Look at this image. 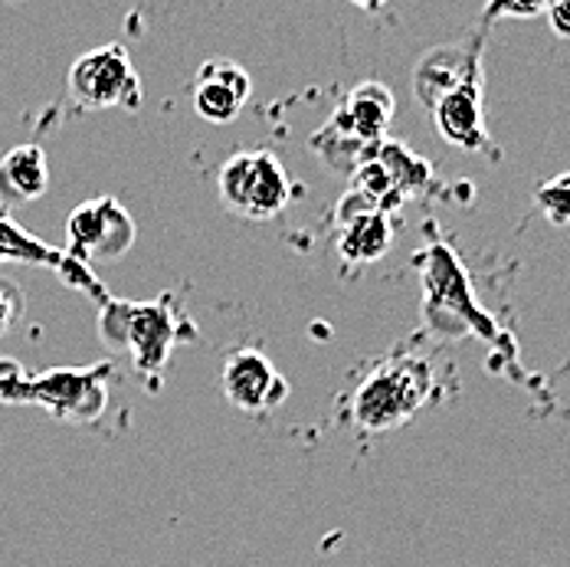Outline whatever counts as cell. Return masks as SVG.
Here are the masks:
<instances>
[{"label": "cell", "mask_w": 570, "mask_h": 567, "mask_svg": "<svg viewBox=\"0 0 570 567\" xmlns=\"http://www.w3.org/2000/svg\"><path fill=\"white\" fill-rule=\"evenodd\" d=\"M109 378H112V361L30 374L23 384L20 407L33 403L62 423H96L109 403Z\"/></svg>", "instance_id": "obj_4"}, {"label": "cell", "mask_w": 570, "mask_h": 567, "mask_svg": "<svg viewBox=\"0 0 570 567\" xmlns=\"http://www.w3.org/2000/svg\"><path fill=\"white\" fill-rule=\"evenodd\" d=\"M430 388H433V374H430L426 361L394 358L364 378V384L354 391L351 413L361 430L387 433L400 423H406L420 410Z\"/></svg>", "instance_id": "obj_2"}, {"label": "cell", "mask_w": 570, "mask_h": 567, "mask_svg": "<svg viewBox=\"0 0 570 567\" xmlns=\"http://www.w3.org/2000/svg\"><path fill=\"white\" fill-rule=\"evenodd\" d=\"M50 190V162L47 151L33 141L13 145L0 158V207H23L40 201Z\"/></svg>", "instance_id": "obj_13"}, {"label": "cell", "mask_w": 570, "mask_h": 567, "mask_svg": "<svg viewBox=\"0 0 570 567\" xmlns=\"http://www.w3.org/2000/svg\"><path fill=\"white\" fill-rule=\"evenodd\" d=\"M479 72H482V43L479 40L436 47L413 69V96L430 113L446 92H453L469 76H479Z\"/></svg>", "instance_id": "obj_11"}, {"label": "cell", "mask_w": 570, "mask_h": 567, "mask_svg": "<svg viewBox=\"0 0 570 567\" xmlns=\"http://www.w3.org/2000/svg\"><path fill=\"white\" fill-rule=\"evenodd\" d=\"M338 227H342L338 253L351 266H367V263L381 260L391 246L387 211L357 187H351L347 197L338 204Z\"/></svg>", "instance_id": "obj_9"}, {"label": "cell", "mask_w": 570, "mask_h": 567, "mask_svg": "<svg viewBox=\"0 0 570 567\" xmlns=\"http://www.w3.org/2000/svg\"><path fill=\"white\" fill-rule=\"evenodd\" d=\"M394 113H397V102L384 82H361L344 96L342 106L335 109V118L347 131H354L361 141L377 145L387 138Z\"/></svg>", "instance_id": "obj_14"}, {"label": "cell", "mask_w": 570, "mask_h": 567, "mask_svg": "<svg viewBox=\"0 0 570 567\" xmlns=\"http://www.w3.org/2000/svg\"><path fill=\"white\" fill-rule=\"evenodd\" d=\"M548 20H551V30L561 40H570V0H551L548 3Z\"/></svg>", "instance_id": "obj_20"}, {"label": "cell", "mask_w": 570, "mask_h": 567, "mask_svg": "<svg viewBox=\"0 0 570 567\" xmlns=\"http://www.w3.org/2000/svg\"><path fill=\"white\" fill-rule=\"evenodd\" d=\"M538 207L554 227L570 224V170L538 187Z\"/></svg>", "instance_id": "obj_16"}, {"label": "cell", "mask_w": 570, "mask_h": 567, "mask_svg": "<svg viewBox=\"0 0 570 567\" xmlns=\"http://www.w3.org/2000/svg\"><path fill=\"white\" fill-rule=\"evenodd\" d=\"M253 96L249 72L227 57L207 59L194 76V113L210 125H229Z\"/></svg>", "instance_id": "obj_10"}, {"label": "cell", "mask_w": 570, "mask_h": 567, "mask_svg": "<svg viewBox=\"0 0 570 567\" xmlns=\"http://www.w3.org/2000/svg\"><path fill=\"white\" fill-rule=\"evenodd\" d=\"M436 131L462 151H485L492 148L489 128H485V109H482V72L469 76L453 92H446L433 109Z\"/></svg>", "instance_id": "obj_12"}, {"label": "cell", "mask_w": 570, "mask_h": 567, "mask_svg": "<svg viewBox=\"0 0 570 567\" xmlns=\"http://www.w3.org/2000/svg\"><path fill=\"white\" fill-rule=\"evenodd\" d=\"M423 266V289H426V315L433 319L436 312L446 315L450 325H462L465 332H475L482 339H495V325L492 319L479 309L469 276L459 263V256L446 243H433L430 250H423V256L416 260Z\"/></svg>", "instance_id": "obj_6"}, {"label": "cell", "mask_w": 570, "mask_h": 567, "mask_svg": "<svg viewBox=\"0 0 570 567\" xmlns=\"http://www.w3.org/2000/svg\"><path fill=\"white\" fill-rule=\"evenodd\" d=\"M351 3L361 7V10H367V13H381L387 7V0H351Z\"/></svg>", "instance_id": "obj_21"}, {"label": "cell", "mask_w": 570, "mask_h": 567, "mask_svg": "<svg viewBox=\"0 0 570 567\" xmlns=\"http://www.w3.org/2000/svg\"><path fill=\"white\" fill-rule=\"evenodd\" d=\"M27 378H30V374H27V368H23L17 358H0V403L20 407Z\"/></svg>", "instance_id": "obj_18"}, {"label": "cell", "mask_w": 570, "mask_h": 567, "mask_svg": "<svg viewBox=\"0 0 570 567\" xmlns=\"http://www.w3.org/2000/svg\"><path fill=\"white\" fill-rule=\"evenodd\" d=\"M220 388H224V398H227L229 407L246 413V417L273 413L288 398L285 378L276 371L269 354L259 348L229 351L224 371H220Z\"/></svg>", "instance_id": "obj_8"}, {"label": "cell", "mask_w": 570, "mask_h": 567, "mask_svg": "<svg viewBox=\"0 0 570 567\" xmlns=\"http://www.w3.org/2000/svg\"><path fill=\"white\" fill-rule=\"evenodd\" d=\"M66 86L69 99L86 113L141 106V79L121 43H102L72 59Z\"/></svg>", "instance_id": "obj_5"}, {"label": "cell", "mask_w": 570, "mask_h": 567, "mask_svg": "<svg viewBox=\"0 0 570 567\" xmlns=\"http://www.w3.org/2000/svg\"><path fill=\"white\" fill-rule=\"evenodd\" d=\"M217 194L229 214L263 224L279 217L292 201V180L273 151H236L217 170Z\"/></svg>", "instance_id": "obj_3"}, {"label": "cell", "mask_w": 570, "mask_h": 567, "mask_svg": "<svg viewBox=\"0 0 570 567\" xmlns=\"http://www.w3.org/2000/svg\"><path fill=\"white\" fill-rule=\"evenodd\" d=\"M551 0H485V20H531L548 13Z\"/></svg>", "instance_id": "obj_17"}, {"label": "cell", "mask_w": 570, "mask_h": 567, "mask_svg": "<svg viewBox=\"0 0 570 567\" xmlns=\"http://www.w3.org/2000/svg\"><path fill=\"white\" fill-rule=\"evenodd\" d=\"M66 260V250L43 243L40 236H33L27 227L17 224V217L10 211L0 207V266H40V270H57Z\"/></svg>", "instance_id": "obj_15"}, {"label": "cell", "mask_w": 570, "mask_h": 567, "mask_svg": "<svg viewBox=\"0 0 570 567\" xmlns=\"http://www.w3.org/2000/svg\"><path fill=\"white\" fill-rule=\"evenodd\" d=\"M99 335L112 351H128L138 378L148 391H161L174 348L194 341V325L187 322L177 292H165L148 302L106 299L99 305Z\"/></svg>", "instance_id": "obj_1"}, {"label": "cell", "mask_w": 570, "mask_h": 567, "mask_svg": "<svg viewBox=\"0 0 570 567\" xmlns=\"http://www.w3.org/2000/svg\"><path fill=\"white\" fill-rule=\"evenodd\" d=\"M20 309H23V295L13 283H3L0 280V339L13 329V322L20 319Z\"/></svg>", "instance_id": "obj_19"}, {"label": "cell", "mask_w": 570, "mask_h": 567, "mask_svg": "<svg viewBox=\"0 0 570 567\" xmlns=\"http://www.w3.org/2000/svg\"><path fill=\"white\" fill-rule=\"evenodd\" d=\"M135 221L118 197H92L66 221V250L82 263H115L135 246Z\"/></svg>", "instance_id": "obj_7"}]
</instances>
